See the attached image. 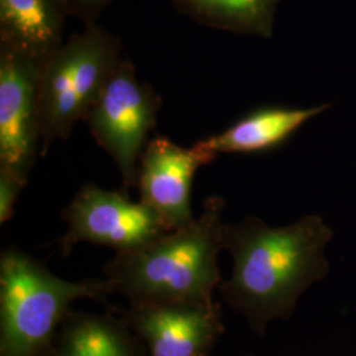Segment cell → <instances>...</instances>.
Masks as SVG:
<instances>
[{
	"mask_svg": "<svg viewBox=\"0 0 356 356\" xmlns=\"http://www.w3.org/2000/svg\"><path fill=\"white\" fill-rule=\"evenodd\" d=\"M65 0H0V44L44 63L64 44Z\"/></svg>",
	"mask_w": 356,
	"mask_h": 356,
	"instance_id": "cell-10",
	"label": "cell"
},
{
	"mask_svg": "<svg viewBox=\"0 0 356 356\" xmlns=\"http://www.w3.org/2000/svg\"><path fill=\"white\" fill-rule=\"evenodd\" d=\"M330 239V229L317 216L284 227L252 216L223 223L222 244L234 269L219 289L231 307L261 331L270 319L291 314L300 294L322 276Z\"/></svg>",
	"mask_w": 356,
	"mask_h": 356,
	"instance_id": "cell-1",
	"label": "cell"
},
{
	"mask_svg": "<svg viewBox=\"0 0 356 356\" xmlns=\"http://www.w3.org/2000/svg\"><path fill=\"white\" fill-rule=\"evenodd\" d=\"M53 356L149 355L123 316L69 312L57 332Z\"/></svg>",
	"mask_w": 356,
	"mask_h": 356,
	"instance_id": "cell-12",
	"label": "cell"
},
{
	"mask_svg": "<svg viewBox=\"0 0 356 356\" xmlns=\"http://www.w3.org/2000/svg\"><path fill=\"white\" fill-rule=\"evenodd\" d=\"M178 13L209 28L269 38L280 0H172Z\"/></svg>",
	"mask_w": 356,
	"mask_h": 356,
	"instance_id": "cell-13",
	"label": "cell"
},
{
	"mask_svg": "<svg viewBox=\"0 0 356 356\" xmlns=\"http://www.w3.org/2000/svg\"><path fill=\"white\" fill-rule=\"evenodd\" d=\"M161 106V97L124 57L83 119L92 139L114 160L122 181L119 191L128 195L138 186L141 153Z\"/></svg>",
	"mask_w": 356,
	"mask_h": 356,
	"instance_id": "cell-5",
	"label": "cell"
},
{
	"mask_svg": "<svg viewBox=\"0 0 356 356\" xmlns=\"http://www.w3.org/2000/svg\"><path fill=\"white\" fill-rule=\"evenodd\" d=\"M331 103L312 107H266L245 115L225 131L198 143L209 152L259 153L288 140L309 120L327 111Z\"/></svg>",
	"mask_w": 356,
	"mask_h": 356,
	"instance_id": "cell-11",
	"label": "cell"
},
{
	"mask_svg": "<svg viewBox=\"0 0 356 356\" xmlns=\"http://www.w3.org/2000/svg\"><path fill=\"white\" fill-rule=\"evenodd\" d=\"M122 41L98 24L73 33L41 66V149L67 140L123 60Z\"/></svg>",
	"mask_w": 356,
	"mask_h": 356,
	"instance_id": "cell-4",
	"label": "cell"
},
{
	"mask_svg": "<svg viewBox=\"0 0 356 356\" xmlns=\"http://www.w3.org/2000/svg\"><path fill=\"white\" fill-rule=\"evenodd\" d=\"M61 216L67 225L60 239L63 256H69L81 242L126 252L168 232L147 204L131 201L122 191H106L95 184H85L76 191Z\"/></svg>",
	"mask_w": 356,
	"mask_h": 356,
	"instance_id": "cell-6",
	"label": "cell"
},
{
	"mask_svg": "<svg viewBox=\"0 0 356 356\" xmlns=\"http://www.w3.org/2000/svg\"><path fill=\"white\" fill-rule=\"evenodd\" d=\"M123 318L149 356H209L223 332L222 310L216 302L129 306Z\"/></svg>",
	"mask_w": 356,
	"mask_h": 356,
	"instance_id": "cell-9",
	"label": "cell"
},
{
	"mask_svg": "<svg viewBox=\"0 0 356 356\" xmlns=\"http://www.w3.org/2000/svg\"><path fill=\"white\" fill-rule=\"evenodd\" d=\"M28 179L13 170L0 166V223L4 225L13 218V209Z\"/></svg>",
	"mask_w": 356,
	"mask_h": 356,
	"instance_id": "cell-14",
	"label": "cell"
},
{
	"mask_svg": "<svg viewBox=\"0 0 356 356\" xmlns=\"http://www.w3.org/2000/svg\"><path fill=\"white\" fill-rule=\"evenodd\" d=\"M216 159L198 141L185 148L166 136H156L141 153L139 201L157 214L168 231L191 225L195 219L191 211L193 179L200 168Z\"/></svg>",
	"mask_w": 356,
	"mask_h": 356,
	"instance_id": "cell-8",
	"label": "cell"
},
{
	"mask_svg": "<svg viewBox=\"0 0 356 356\" xmlns=\"http://www.w3.org/2000/svg\"><path fill=\"white\" fill-rule=\"evenodd\" d=\"M108 281H67L24 251L0 256V356H53L57 332L79 298L107 305Z\"/></svg>",
	"mask_w": 356,
	"mask_h": 356,
	"instance_id": "cell-3",
	"label": "cell"
},
{
	"mask_svg": "<svg viewBox=\"0 0 356 356\" xmlns=\"http://www.w3.org/2000/svg\"><path fill=\"white\" fill-rule=\"evenodd\" d=\"M69 15L82 22L85 26L97 24L103 11L114 0H65Z\"/></svg>",
	"mask_w": 356,
	"mask_h": 356,
	"instance_id": "cell-15",
	"label": "cell"
},
{
	"mask_svg": "<svg viewBox=\"0 0 356 356\" xmlns=\"http://www.w3.org/2000/svg\"><path fill=\"white\" fill-rule=\"evenodd\" d=\"M225 200L211 195L191 225L168 231L136 250L116 252L104 266V279L129 306L211 305L222 279L218 256L222 244Z\"/></svg>",
	"mask_w": 356,
	"mask_h": 356,
	"instance_id": "cell-2",
	"label": "cell"
},
{
	"mask_svg": "<svg viewBox=\"0 0 356 356\" xmlns=\"http://www.w3.org/2000/svg\"><path fill=\"white\" fill-rule=\"evenodd\" d=\"M41 66L0 44V166L26 179L41 149Z\"/></svg>",
	"mask_w": 356,
	"mask_h": 356,
	"instance_id": "cell-7",
	"label": "cell"
}]
</instances>
